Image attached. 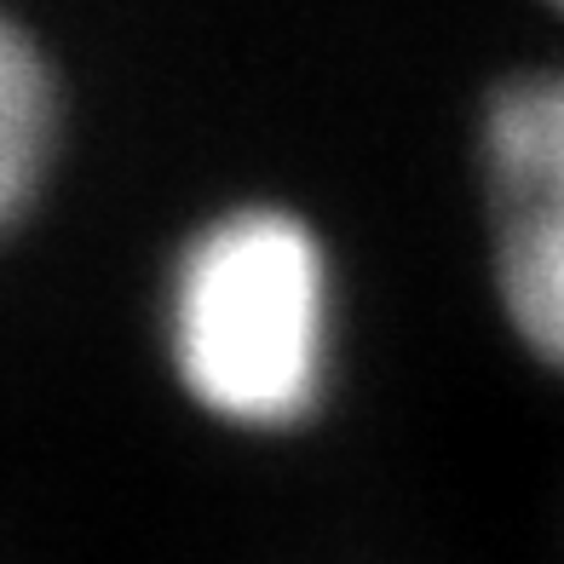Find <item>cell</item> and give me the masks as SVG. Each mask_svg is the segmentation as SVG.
Instances as JSON below:
<instances>
[{
    "mask_svg": "<svg viewBox=\"0 0 564 564\" xmlns=\"http://www.w3.org/2000/svg\"><path fill=\"white\" fill-rule=\"evenodd\" d=\"M167 387L237 444H294L335 415L351 351L328 230L282 196H230L173 237L150 294Z\"/></svg>",
    "mask_w": 564,
    "mask_h": 564,
    "instance_id": "6da1fadb",
    "label": "cell"
},
{
    "mask_svg": "<svg viewBox=\"0 0 564 564\" xmlns=\"http://www.w3.org/2000/svg\"><path fill=\"white\" fill-rule=\"evenodd\" d=\"M473 173L496 317L524 364L564 380V58L484 87Z\"/></svg>",
    "mask_w": 564,
    "mask_h": 564,
    "instance_id": "7a4b0ae2",
    "label": "cell"
},
{
    "mask_svg": "<svg viewBox=\"0 0 564 564\" xmlns=\"http://www.w3.org/2000/svg\"><path fill=\"white\" fill-rule=\"evenodd\" d=\"M69 156V82L35 23L0 12V253L58 191Z\"/></svg>",
    "mask_w": 564,
    "mask_h": 564,
    "instance_id": "3957f363",
    "label": "cell"
}]
</instances>
